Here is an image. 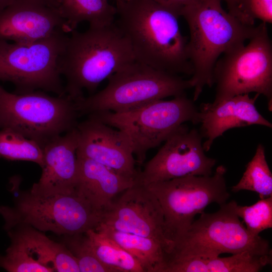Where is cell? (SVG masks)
Instances as JSON below:
<instances>
[{
  "label": "cell",
  "mask_w": 272,
  "mask_h": 272,
  "mask_svg": "<svg viewBox=\"0 0 272 272\" xmlns=\"http://www.w3.org/2000/svg\"><path fill=\"white\" fill-rule=\"evenodd\" d=\"M114 22L128 40L135 61L172 74L192 75L188 39L179 14L153 0L116 3Z\"/></svg>",
  "instance_id": "obj_1"
},
{
  "label": "cell",
  "mask_w": 272,
  "mask_h": 272,
  "mask_svg": "<svg viewBox=\"0 0 272 272\" xmlns=\"http://www.w3.org/2000/svg\"><path fill=\"white\" fill-rule=\"evenodd\" d=\"M68 36L59 66L66 94L75 102L93 93L102 82L135 60L128 40L114 22L76 29Z\"/></svg>",
  "instance_id": "obj_2"
},
{
  "label": "cell",
  "mask_w": 272,
  "mask_h": 272,
  "mask_svg": "<svg viewBox=\"0 0 272 272\" xmlns=\"http://www.w3.org/2000/svg\"><path fill=\"white\" fill-rule=\"evenodd\" d=\"M180 16L189 30L188 53L193 73L188 80L195 102L206 86L213 85V71L220 56L244 44L256 26L244 24L226 12L221 0H197L184 7Z\"/></svg>",
  "instance_id": "obj_3"
},
{
  "label": "cell",
  "mask_w": 272,
  "mask_h": 272,
  "mask_svg": "<svg viewBox=\"0 0 272 272\" xmlns=\"http://www.w3.org/2000/svg\"><path fill=\"white\" fill-rule=\"evenodd\" d=\"M100 91L76 102L80 115L129 111L153 101L185 94L189 80L134 60L113 74Z\"/></svg>",
  "instance_id": "obj_4"
},
{
  "label": "cell",
  "mask_w": 272,
  "mask_h": 272,
  "mask_svg": "<svg viewBox=\"0 0 272 272\" xmlns=\"http://www.w3.org/2000/svg\"><path fill=\"white\" fill-rule=\"evenodd\" d=\"M237 205L231 200L220 206L215 213L200 214L185 234L171 243L167 260L189 256L212 258L224 253L243 251L259 255L271 254L269 242L251 234L240 221Z\"/></svg>",
  "instance_id": "obj_5"
},
{
  "label": "cell",
  "mask_w": 272,
  "mask_h": 272,
  "mask_svg": "<svg viewBox=\"0 0 272 272\" xmlns=\"http://www.w3.org/2000/svg\"><path fill=\"white\" fill-rule=\"evenodd\" d=\"M7 231L29 226L40 231L72 235L96 230L104 213L94 209L76 192L70 194L40 196L21 192L13 207L0 206Z\"/></svg>",
  "instance_id": "obj_6"
},
{
  "label": "cell",
  "mask_w": 272,
  "mask_h": 272,
  "mask_svg": "<svg viewBox=\"0 0 272 272\" xmlns=\"http://www.w3.org/2000/svg\"><path fill=\"white\" fill-rule=\"evenodd\" d=\"M79 116L76 102L67 94L10 93L0 86V129L14 130L43 147L75 128Z\"/></svg>",
  "instance_id": "obj_7"
},
{
  "label": "cell",
  "mask_w": 272,
  "mask_h": 272,
  "mask_svg": "<svg viewBox=\"0 0 272 272\" xmlns=\"http://www.w3.org/2000/svg\"><path fill=\"white\" fill-rule=\"evenodd\" d=\"M185 94L170 100L160 99L124 112L104 111L88 115L125 134L136 164H143L147 153L159 146L181 124H199L198 108Z\"/></svg>",
  "instance_id": "obj_8"
},
{
  "label": "cell",
  "mask_w": 272,
  "mask_h": 272,
  "mask_svg": "<svg viewBox=\"0 0 272 272\" xmlns=\"http://www.w3.org/2000/svg\"><path fill=\"white\" fill-rule=\"evenodd\" d=\"M222 54L213 74L215 98L219 102L255 92L267 99L272 111V45L266 24L261 23L248 40Z\"/></svg>",
  "instance_id": "obj_9"
},
{
  "label": "cell",
  "mask_w": 272,
  "mask_h": 272,
  "mask_svg": "<svg viewBox=\"0 0 272 272\" xmlns=\"http://www.w3.org/2000/svg\"><path fill=\"white\" fill-rule=\"evenodd\" d=\"M68 36L59 30L29 43L0 41V80L12 83L16 93L41 90L65 95L59 59Z\"/></svg>",
  "instance_id": "obj_10"
},
{
  "label": "cell",
  "mask_w": 272,
  "mask_h": 272,
  "mask_svg": "<svg viewBox=\"0 0 272 272\" xmlns=\"http://www.w3.org/2000/svg\"><path fill=\"white\" fill-rule=\"evenodd\" d=\"M226 168L219 166L213 175H188L146 185L158 199L164 218V235L172 243L187 232L197 214L210 204L220 206L230 197L225 175Z\"/></svg>",
  "instance_id": "obj_11"
},
{
  "label": "cell",
  "mask_w": 272,
  "mask_h": 272,
  "mask_svg": "<svg viewBox=\"0 0 272 272\" xmlns=\"http://www.w3.org/2000/svg\"><path fill=\"white\" fill-rule=\"evenodd\" d=\"M202 139L198 130L181 124L166 139L144 169L139 171L135 184L146 186L188 175H212L216 160L205 154Z\"/></svg>",
  "instance_id": "obj_12"
},
{
  "label": "cell",
  "mask_w": 272,
  "mask_h": 272,
  "mask_svg": "<svg viewBox=\"0 0 272 272\" xmlns=\"http://www.w3.org/2000/svg\"><path fill=\"white\" fill-rule=\"evenodd\" d=\"M102 224L114 230L159 240L166 247L164 218L155 195L144 185L134 184L122 194L104 213Z\"/></svg>",
  "instance_id": "obj_13"
},
{
  "label": "cell",
  "mask_w": 272,
  "mask_h": 272,
  "mask_svg": "<svg viewBox=\"0 0 272 272\" xmlns=\"http://www.w3.org/2000/svg\"><path fill=\"white\" fill-rule=\"evenodd\" d=\"M77 156L87 158L135 180L139 171L131 143L122 131L88 116L78 123Z\"/></svg>",
  "instance_id": "obj_14"
},
{
  "label": "cell",
  "mask_w": 272,
  "mask_h": 272,
  "mask_svg": "<svg viewBox=\"0 0 272 272\" xmlns=\"http://www.w3.org/2000/svg\"><path fill=\"white\" fill-rule=\"evenodd\" d=\"M59 30L69 34L58 9L39 0H16L0 12V41L29 43Z\"/></svg>",
  "instance_id": "obj_15"
},
{
  "label": "cell",
  "mask_w": 272,
  "mask_h": 272,
  "mask_svg": "<svg viewBox=\"0 0 272 272\" xmlns=\"http://www.w3.org/2000/svg\"><path fill=\"white\" fill-rule=\"evenodd\" d=\"M76 127L43 146L44 165L39 181L30 192L40 196L70 194L76 192L78 166Z\"/></svg>",
  "instance_id": "obj_16"
},
{
  "label": "cell",
  "mask_w": 272,
  "mask_h": 272,
  "mask_svg": "<svg viewBox=\"0 0 272 272\" xmlns=\"http://www.w3.org/2000/svg\"><path fill=\"white\" fill-rule=\"evenodd\" d=\"M249 94L236 95L219 102L201 103L199 108V132L206 140L205 152L211 148L214 141L227 130L251 125L272 127V124L261 115L255 103L259 96Z\"/></svg>",
  "instance_id": "obj_17"
},
{
  "label": "cell",
  "mask_w": 272,
  "mask_h": 272,
  "mask_svg": "<svg viewBox=\"0 0 272 272\" xmlns=\"http://www.w3.org/2000/svg\"><path fill=\"white\" fill-rule=\"evenodd\" d=\"M75 191L94 209L104 213L115 196L133 186L135 181L93 160L77 156Z\"/></svg>",
  "instance_id": "obj_18"
},
{
  "label": "cell",
  "mask_w": 272,
  "mask_h": 272,
  "mask_svg": "<svg viewBox=\"0 0 272 272\" xmlns=\"http://www.w3.org/2000/svg\"><path fill=\"white\" fill-rule=\"evenodd\" d=\"M10 238L21 242L41 263L55 271L80 272L77 260L64 244L55 242L29 226L7 230Z\"/></svg>",
  "instance_id": "obj_19"
},
{
  "label": "cell",
  "mask_w": 272,
  "mask_h": 272,
  "mask_svg": "<svg viewBox=\"0 0 272 272\" xmlns=\"http://www.w3.org/2000/svg\"><path fill=\"white\" fill-rule=\"evenodd\" d=\"M112 239L131 254L145 272H163L167 249L154 238L114 230L102 224L95 230Z\"/></svg>",
  "instance_id": "obj_20"
},
{
  "label": "cell",
  "mask_w": 272,
  "mask_h": 272,
  "mask_svg": "<svg viewBox=\"0 0 272 272\" xmlns=\"http://www.w3.org/2000/svg\"><path fill=\"white\" fill-rule=\"evenodd\" d=\"M65 21L69 34L78 25L87 22L91 27H103L113 24L116 8L108 0H60L57 8Z\"/></svg>",
  "instance_id": "obj_21"
},
{
  "label": "cell",
  "mask_w": 272,
  "mask_h": 272,
  "mask_svg": "<svg viewBox=\"0 0 272 272\" xmlns=\"http://www.w3.org/2000/svg\"><path fill=\"white\" fill-rule=\"evenodd\" d=\"M86 233L97 257L114 272H145L131 254L104 234L94 230Z\"/></svg>",
  "instance_id": "obj_22"
},
{
  "label": "cell",
  "mask_w": 272,
  "mask_h": 272,
  "mask_svg": "<svg viewBox=\"0 0 272 272\" xmlns=\"http://www.w3.org/2000/svg\"><path fill=\"white\" fill-rule=\"evenodd\" d=\"M242 190L254 191L260 199L272 195V174L266 161L265 148L261 144L257 145L241 178L232 187V191L235 192Z\"/></svg>",
  "instance_id": "obj_23"
},
{
  "label": "cell",
  "mask_w": 272,
  "mask_h": 272,
  "mask_svg": "<svg viewBox=\"0 0 272 272\" xmlns=\"http://www.w3.org/2000/svg\"><path fill=\"white\" fill-rule=\"evenodd\" d=\"M0 157L44 165L43 147L37 142L8 128L0 129Z\"/></svg>",
  "instance_id": "obj_24"
},
{
  "label": "cell",
  "mask_w": 272,
  "mask_h": 272,
  "mask_svg": "<svg viewBox=\"0 0 272 272\" xmlns=\"http://www.w3.org/2000/svg\"><path fill=\"white\" fill-rule=\"evenodd\" d=\"M208 272H258L271 263V254H253L248 251L225 257L205 258Z\"/></svg>",
  "instance_id": "obj_25"
},
{
  "label": "cell",
  "mask_w": 272,
  "mask_h": 272,
  "mask_svg": "<svg viewBox=\"0 0 272 272\" xmlns=\"http://www.w3.org/2000/svg\"><path fill=\"white\" fill-rule=\"evenodd\" d=\"M5 255H0V266L9 272H53L54 269L40 262L20 241L11 238Z\"/></svg>",
  "instance_id": "obj_26"
},
{
  "label": "cell",
  "mask_w": 272,
  "mask_h": 272,
  "mask_svg": "<svg viewBox=\"0 0 272 272\" xmlns=\"http://www.w3.org/2000/svg\"><path fill=\"white\" fill-rule=\"evenodd\" d=\"M64 236L63 244L76 258L80 272H114L97 257L86 233Z\"/></svg>",
  "instance_id": "obj_27"
},
{
  "label": "cell",
  "mask_w": 272,
  "mask_h": 272,
  "mask_svg": "<svg viewBox=\"0 0 272 272\" xmlns=\"http://www.w3.org/2000/svg\"><path fill=\"white\" fill-rule=\"evenodd\" d=\"M236 211L252 235H258L261 231L272 227V195L261 198L250 206L237 204Z\"/></svg>",
  "instance_id": "obj_28"
},
{
  "label": "cell",
  "mask_w": 272,
  "mask_h": 272,
  "mask_svg": "<svg viewBox=\"0 0 272 272\" xmlns=\"http://www.w3.org/2000/svg\"><path fill=\"white\" fill-rule=\"evenodd\" d=\"M231 15L249 26H254L256 19L266 24H271L272 0H240Z\"/></svg>",
  "instance_id": "obj_29"
},
{
  "label": "cell",
  "mask_w": 272,
  "mask_h": 272,
  "mask_svg": "<svg viewBox=\"0 0 272 272\" xmlns=\"http://www.w3.org/2000/svg\"><path fill=\"white\" fill-rule=\"evenodd\" d=\"M177 12L180 16V12L185 7L190 5L197 0H153Z\"/></svg>",
  "instance_id": "obj_30"
},
{
  "label": "cell",
  "mask_w": 272,
  "mask_h": 272,
  "mask_svg": "<svg viewBox=\"0 0 272 272\" xmlns=\"http://www.w3.org/2000/svg\"><path fill=\"white\" fill-rule=\"evenodd\" d=\"M227 4L228 12L232 14L236 9L240 0H224Z\"/></svg>",
  "instance_id": "obj_31"
},
{
  "label": "cell",
  "mask_w": 272,
  "mask_h": 272,
  "mask_svg": "<svg viewBox=\"0 0 272 272\" xmlns=\"http://www.w3.org/2000/svg\"><path fill=\"white\" fill-rule=\"evenodd\" d=\"M44 4L52 8L57 9L60 0H39Z\"/></svg>",
  "instance_id": "obj_32"
},
{
  "label": "cell",
  "mask_w": 272,
  "mask_h": 272,
  "mask_svg": "<svg viewBox=\"0 0 272 272\" xmlns=\"http://www.w3.org/2000/svg\"><path fill=\"white\" fill-rule=\"evenodd\" d=\"M16 0H0V12L13 4Z\"/></svg>",
  "instance_id": "obj_33"
},
{
  "label": "cell",
  "mask_w": 272,
  "mask_h": 272,
  "mask_svg": "<svg viewBox=\"0 0 272 272\" xmlns=\"http://www.w3.org/2000/svg\"><path fill=\"white\" fill-rule=\"evenodd\" d=\"M116 2V3H121V2H126L129 1L130 0H114Z\"/></svg>",
  "instance_id": "obj_34"
}]
</instances>
